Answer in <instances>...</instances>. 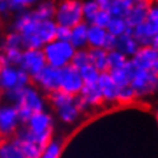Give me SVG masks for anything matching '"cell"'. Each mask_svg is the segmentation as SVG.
Here are the masks:
<instances>
[{
	"instance_id": "6da1fadb",
	"label": "cell",
	"mask_w": 158,
	"mask_h": 158,
	"mask_svg": "<svg viewBox=\"0 0 158 158\" xmlns=\"http://www.w3.org/2000/svg\"><path fill=\"white\" fill-rule=\"evenodd\" d=\"M56 26L54 19H39L31 10H23L15 16L12 30L20 34L23 48H43L55 39Z\"/></svg>"
},
{
	"instance_id": "7a4b0ae2",
	"label": "cell",
	"mask_w": 158,
	"mask_h": 158,
	"mask_svg": "<svg viewBox=\"0 0 158 158\" xmlns=\"http://www.w3.org/2000/svg\"><path fill=\"white\" fill-rule=\"evenodd\" d=\"M3 99L15 105L22 125H24L34 113L46 110L47 105H48L46 94H43L34 83H30L22 89L4 93Z\"/></svg>"
},
{
	"instance_id": "3957f363",
	"label": "cell",
	"mask_w": 158,
	"mask_h": 158,
	"mask_svg": "<svg viewBox=\"0 0 158 158\" xmlns=\"http://www.w3.org/2000/svg\"><path fill=\"white\" fill-rule=\"evenodd\" d=\"M24 126L31 133V135L43 146H46L54 137L55 119L54 115L47 109L34 113L24 123Z\"/></svg>"
},
{
	"instance_id": "277c9868",
	"label": "cell",
	"mask_w": 158,
	"mask_h": 158,
	"mask_svg": "<svg viewBox=\"0 0 158 158\" xmlns=\"http://www.w3.org/2000/svg\"><path fill=\"white\" fill-rule=\"evenodd\" d=\"M42 50L47 64L56 67V69H62V67L70 64L75 51H77V48L69 40H60L56 38L47 43Z\"/></svg>"
},
{
	"instance_id": "5b68a950",
	"label": "cell",
	"mask_w": 158,
	"mask_h": 158,
	"mask_svg": "<svg viewBox=\"0 0 158 158\" xmlns=\"http://www.w3.org/2000/svg\"><path fill=\"white\" fill-rule=\"evenodd\" d=\"M130 86L135 91L137 99H149L158 94V71L137 69L133 74Z\"/></svg>"
},
{
	"instance_id": "8992f818",
	"label": "cell",
	"mask_w": 158,
	"mask_h": 158,
	"mask_svg": "<svg viewBox=\"0 0 158 158\" xmlns=\"http://www.w3.org/2000/svg\"><path fill=\"white\" fill-rule=\"evenodd\" d=\"M54 20L58 26L73 27L83 22L82 0H62L56 4Z\"/></svg>"
},
{
	"instance_id": "52a82bcc",
	"label": "cell",
	"mask_w": 158,
	"mask_h": 158,
	"mask_svg": "<svg viewBox=\"0 0 158 158\" xmlns=\"http://www.w3.org/2000/svg\"><path fill=\"white\" fill-rule=\"evenodd\" d=\"M30 83H32V79L19 66L6 64L0 67V87L3 90V94L22 89Z\"/></svg>"
},
{
	"instance_id": "ba28073f",
	"label": "cell",
	"mask_w": 158,
	"mask_h": 158,
	"mask_svg": "<svg viewBox=\"0 0 158 158\" xmlns=\"http://www.w3.org/2000/svg\"><path fill=\"white\" fill-rule=\"evenodd\" d=\"M22 126L18 109L7 101H0V138H12Z\"/></svg>"
},
{
	"instance_id": "9c48e42d",
	"label": "cell",
	"mask_w": 158,
	"mask_h": 158,
	"mask_svg": "<svg viewBox=\"0 0 158 158\" xmlns=\"http://www.w3.org/2000/svg\"><path fill=\"white\" fill-rule=\"evenodd\" d=\"M31 79H32V83L43 94L48 95V94L59 90V86H60V69L46 64Z\"/></svg>"
},
{
	"instance_id": "30bf717a",
	"label": "cell",
	"mask_w": 158,
	"mask_h": 158,
	"mask_svg": "<svg viewBox=\"0 0 158 158\" xmlns=\"http://www.w3.org/2000/svg\"><path fill=\"white\" fill-rule=\"evenodd\" d=\"M75 103L81 113H87L91 109H97L103 105V98H102L101 90L97 83H86L83 85L81 93L75 97Z\"/></svg>"
},
{
	"instance_id": "8fae6325",
	"label": "cell",
	"mask_w": 158,
	"mask_h": 158,
	"mask_svg": "<svg viewBox=\"0 0 158 158\" xmlns=\"http://www.w3.org/2000/svg\"><path fill=\"white\" fill-rule=\"evenodd\" d=\"M47 64L44 54H43L42 48H23L20 60H19L18 66L22 70H24L31 78L36 75L43 67Z\"/></svg>"
},
{
	"instance_id": "7c38bea8",
	"label": "cell",
	"mask_w": 158,
	"mask_h": 158,
	"mask_svg": "<svg viewBox=\"0 0 158 158\" xmlns=\"http://www.w3.org/2000/svg\"><path fill=\"white\" fill-rule=\"evenodd\" d=\"M83 85L85 83L81 77V73H79V69H77L71 63L60 69V86H59V90L77 97L81 93Z\"/></svg>"
},
{
	"instance_id": "4fadbf2b",
	"label": "cell",
	"mask_w": 158,
	"mask_h": 158,
	"mask_svg": "<svg viewBox=\"0 0 158 158\" xmlns=\"http://www.w3.org/2000/svg\"><path fill=\"white\" fill-rule=\"evenodd\" d=\"M130 60L137 69L158 71V52L153 46H141Z\"/></svg>"
},
{
	"instance_id": "5bb4252c",
	"label": "cell",
	"mask_w": 158,
	"mask_h": 158,
	"mask_svg": "<svg viewBox=\"0 0 158 158\" xmlns=\"http://www.w3.org/2000/svg\"><path fill=\"white\" fill-rule=\"evenodd\" d=\"M97 85L101 90L102 98H103V103H107V105L118 103V91H119V86L113 81V78L110 77L109 71H103V73L99 74Z\"/></svg>"
},
{
	"instance_id": "9a60e30c",
	"label": "cell",
	"mask_w": 158,
	"mask_h": 158,
	"mask_svg": "<svg viewBox=\"0 0 158 158\" xmlns=\"http://www.w3.org/2000/svg\"><path fill=\"white\" fill-rule=\"evenodd\" d=\"M149 6H150V0H139L137 4H134V7L129 11V14L125 18V20L130 28L145 22L146 15H148L149 11Z\"/></svg>"
},
{
	"instance_id": "2e32d148",
	"label": "cell",
	"mask_w": 158,
	"mask_h": 158,
	"mask_svg": "<svg viewBox=\"0 0 158 158\" xmlns=\"http://www.w3.org/2000/svg\"><path fill=\"white\" fill-rule=\"evenodd\" d=\"M87 31H89V23L85 20L73 26L70 28V38L69 42L75 48H87Z\"/></svg>"
},
{
	"instance_id": "e0dca14e",
	"label": "cell",
	"mask_w": 158,
	"mask_h": 158,
	"mask_svg": "<svg viewBox=\"0 0 158 158\" xmlns=\"http://www.w3.org/2000/svg\"><path fill=\"white\" fill-rule=\"evenodd\" d=\"M139 44L135 40V38L133 36L131 31H127V32L117 36V42H115V50H118L119 52H122L123 55H126L127 58H131L134 54L139 48Z\"/></svg>"
},
{
	"instance_id": "ac0fdd59",
	"label": "cell",
	"mask_w": 158,
	"mask_h": 158,
	"mask_svg": "<svg viewBox=\"0 0 158 158\" xmlns=\"http://www.w3.org/2000/svg\"><path fill=\"white\" fill-rule=\"evenodd\" d=\"M134 71H135V66L133 64V62L130 60V58H129V60L126 62L125 66L119 67V69L109 70V74H110V77L113 78V81L115 82L119 87H122V86L130 85Z\"/></svg>"
},
{
	"instance_id": "d6986e66",
	"label": "cell",
	"mask_w": 158,
	"mask_h": 158,
	"mask_svg": "<svg viewBox=\"0 0 158 158\" xmlns=\"http://www.w3.org/2000/svg\"><path fill=\"white\" fill-rule=\"evenodd\" d=\"M145 24L153 35V47H158V0H150L149 11L145 19Z\"/></svg>"
},
{
	"instance_id": "ffe728a7",
	"label": "cell",
	"mask_w": 158,
	"mask_h": 158,
	"mask_svg": "<svg viewBox=\"0 0 158 158\" xmlns=\"http://www.w3.org/2000/svg\"><path fill=\"white\" fill-rule=\"evenodd\" d=\"M55 113H56L58 119L60 122H63V123H66V125L77 123V122L81 119V117H82L81 110L78 109V106H77L75 102H73V103H70V105L63 106V107L56 109L55 110Z\"/></svg>"
},
{
	"instance_id": "44dd1931",
	"label": "cell",
	"mask_w": 158,
	"mask_h": 158,
	"mask_svg": "<svg viewBox=\"0 0 158 158\" xmlns=\"http://www.w3.org/2000/svg\"><path fill=\"white\" fill-rule=\"evenodd\" d=\"M107 35H109V32L105 27L89 24L87 47L89 48H98V47L103 48V44H105V40H106V38H107Z\"/></svg>"
},
{
	"instance_id": "7402d4cb",
	"label": "cell",
	"mask_w": 158,
	"mask_h": 158,
	"mask_svg": "<svg viewBox=\"0 0 158 158\" xmlns=\"http://www.w3.org/2000/svg\"><path fill=\"white\" fill-rule=\"evenodd\" d=\"M0 158H26L14 138L0 139Z\"/></svg>"
},
{
	"instance_id": "603a6c76",
	"label": "cell",
	"mask_w": 158,
	"mask_h": 158,
	"mask_svg": "<svg viewBox=\"0 0 158 158\" xmlns=\"http://www.w3.org/2000/svg\"><path fill=\"white\" fill-rule=\"evenodd\" d=\"M89 58H90V63H91L99 73L109 71L107 51L105 48H102V47H98V48H89Z\"/></svg>"
},
{
	"instance_id": "cb8c5ba5",
	"label": "cell",
	"mask_w": 158,
	"mask_h": 158,
	"mask_svg": "<svg viewBox=\"0 0 158 158\" xmlns=\"http://www.w3.org/2000/svg\"><path fill=\"white\" fill-rule=\"evenodd\" d=\"M55 10H56V3L54 0H40L34 6L31 12L39 19H54Z\"/></svg>"
},
{
	"instance_id": "d4e9b609",
	"label": "cell",
	"mask_w": 158,
	"mask_h": 158,
	"mask_svg": "<svg viewBox=\"0 0 158 158\" xmlns=\"http://www.w3.org/2000/svg\"><path fill=\"white\" fill-rule=\"evenodd\" d=\"M138 2H139V0H111L109 12L111 14V16L126 18L129 11L131 10L134 4H137Z\"/></svg>"
},
{
	"instance_id": "484cf974",
	"label": "cell",
	"mask_w": 158,
	"mask_h": 158,
	"mask_svg": "<svg viewBox=\"0 0 158 158\" xmlns=\"http://www.w3.org/2000/svg\"><path fill=\"white\" fill-rule=\"evenodd\" d=\"M47 101H48V103L56 110L59 107H63V106L75 102V97L71 95L69 93H66V91H62V90H56V91L48 94V99Z\"/></svg>"
},
{
	"instance_id": "4316f807",
	"label": "cell",
	"mask_w": 158,
	"mask_h": 158,
	"mask_svg": "<svg viewBox=\"0 0 158 158\" xmlns=\"http://www.w3.org/2000/svg\"><path fill=\"white\" fill-rule=\"evenodd\" d=\"M63 152V143L60 139H55L52 137L48 143L43 148L39 158H60Z\"/></svg>"
},
{
	"instance_id": "83f0119b",
	"label": "cell",
	"mask_w": 158,
	"mask_h": 158,
	"mask_svg": "<svg viewBox=\"0 0 158 158\" xmlns=\"http://www.w3.org/2000/svg\"><path fill=\"white\" fill-rule=\"evenodd\" d=\"M106 30H107L109 34L114 35V36H119V35L127 32L131 28L127 26L125 18H119V16H111L109 24L106 26Z\"/></svg>"
},
{
	"instance_id": "f1b7e54d",
	"label": "cell",
	"mask_w": 158,
	"mask_h": 158,
	"mask_svg": "<svg viewBox=\"0 0 158 158\" xmlns=\"http://www.w3.org/2000/svg\"><path fill=\"white\" fill-rule=\"evenodd\" d=\"M129 60V58L119 52L118 50H110L107 51V66L109 70H114V69H119V67L125 66L126 62Z\"/></svg>"
},
{
	"instance_id": "f546056e",
	"label": "cell",
	"mask_w": 158,
	"mask_h": 158,
	"mask_svg": "<svg viewBox=\"0 0 158 158\" xmlns=\"http://www.w3.org/2000/svg\"><path fill=\"white\" fill-rule=\"evenodd\" d=\"M6 48H23L22 38L18 31L12 30L4 36L2 44H0V50H6Z\"/></svg>"
},
{
	"instance_id": "4dcf8cb0",
	"label": "cell",
	"mask_w": 158,
	"mask_h": 158,
	"mask_svg": "<svg viewBox=\"0 0 158 158\" xmlns=\"http://www.w3.org/2000/svg\"><path fill=\"white\" fill-rule=\"evenodd\" d=\"M101 8L98 7L95 0H82V15H83V20L86 23H91L94 16L98 14Z\"/></svg>"
},
{
	"instance_id": "1f68e13d",
	"label": "cell",
	"mask_w": 158,
	"mask_h": 158,
	"mask_svg": "<svg viewBox=\"0 0 158 158\" xmlns=\"http://www.w3.org/2000/svg\"><path fill=\"white\" fill-rule=\"evenodd\" d=\"M79 73H81V77L83 79V83H97L98 78H99V71H98L95 67H94L91 63L86 64L83 67L79 69Z\"/></svg>"
},
{
	"instance_id": "d6a6232c",
	"label": "cell",
	"mask_w": 158,
	"mask_h": 158,
	"mask_svg": "<svg viewBox=\"0 0 158 158\" xmlns=\"http://www.w3.org/2000/svg\"><path fill=\"white\" fill-rule=\"evenodd\" d=\"M135 99H137L135 91H134L133 87L130 85L119 87V91H118V103L130 105V103H133Z\"/></svg>"
},
{
	"instance_id": "836d02e7",
	"label": "cell",
	"mask_w": 158,
	"mask_h": 158,
	"mask_svg": "<svg viewBox=\"0 0 158 158\" xmlns=\"http://www.w3.org/2000/svg\"><path fill=\"white\" fill-rule=\"evenodd\" d=\"M39 2H40V0H7L10 12L11 11H12V12H20V11H23V10L34 7Z\"/></svg>"
},
{
	"instance_id": "e575fe53",
	"label": "cell",
	"mask_w": 158,
	"mask_h": 158,
	"mask_svg": "<svg viewBox=\"0 0 158 158\" xmlns=\"http://www.w3.org/2000/svg\"><path fill=\"white\" fill-rule=\"evenodd\" d=\"M90 63V58H89V48H79L75 51L73 60H71V64L75 66L77 69H81L86 64Z\"/></svg>"
},
{
	"instance_id": "d590c367",
	"label": "cell",
	"mask_w": 158,
	"mask_h": 158,
	"mask_svg": "<svg viewBox=\"0 0 158 158\" xmlns=\"http://www.w3.org/2000/svg\"><path fill=\"white\" fill-rule=\"evenodd\" d=\"M110 19H111V14L109 12V11L106 10H99L98 11V14L94 16L93 22L90 23V24H95V26H99V27H105L109 24Z\"/></svg>"
},
{
	"instance_id": "8d00e7d4",
	"label": "cell",
	"mask_w": 158,
	"mask_h": 158,
	"mask_svg": "<svg viewBox=\"0 0 158 158\" xmlns=\"http://www.w3.org/2000/svg\"><path fill=\"white\" fill-rule=\"evenodd\" d=\"M55 38L60 39V40H69V38H70V27L56 26V34H55Z\"/></svg>"
},
{
	"instance_id": "74e56055",
	"label": "cell",
	"mask_w": 158,
	"mask_h": 158,
	"mask_svg": "<svg viewBox=\"0 0 158 158\" xmlns=\"http://www.w3.org/2000/svg\"><path fill=\"white\" fill-rule=\"evenodd\" d=\"M115 42H117V36H114V35H111V34H109L107 38H106V40H105L103 48L106 51L115 50Z\"/></svg>"
},
{
	"instance_id": "f35d334b",
	"label": "cell",
	"mask_w": 158,
	"mask_h": 158,
	"mask_svg": "<svg viewBox=\"0 0 158 158\" xmlns=\"http://www.w3.org/2000/svg\"><path fill=\"white\" fill-rule=\"evenodd\" d=\"M95 2L101 10H106V11H109L110 4H111V0H95Z\"/></svg>"
},
{
	"instance_id": "ab89813d",
	"label": "cell",
	"mask_w": 158,
	"mask_h": 158,
	"mask_svg": "<svg viewBox=\"0 0 158 158\" xmlns=\"http://www.w3.org/2000/svg\"><path fill=\"white\" fill-rule=\"evenodd\" d=\"M8 12H10V8H8V3H7V0H0V14L6 15Z\"/></svg>"
},
{
	"instance_id": "60d3db41",
	"label": "cell",
	"mask_w": 158,
	"mask_h": 158,
	"mask_svg": "<svg viewBox=\"0 0 158 158\" xmlns=\"http://www.w3.org/2000/svg\"><path fill=\"white\" fill-rule=\"evenodd\" d=\"M3 99V90H2V87H0V101Z\"/></svg>"
},
{
	"instance_id": "b9f144b4",
	"label": "cell",
	"mask_w": 158,
	"mask_h": 158,
	"mask_svg": "<svg viewBox=\"0 0 158 158\" xmlns=\"http://www.w3.org/2000/svg\"><path fill=\"white\" fill-rule=\"evenodd\" d=\"M156 117H157V122H158V109H157V113H156Z\"/></svg>"
},
{
	"instance_id": "7bdbcfd3",
	"label": "cell",
	"mask_w": 158,
	"mask_h": 158,
	"mask_svg": "<svg viewBox=\"0 0 158 158\" xmlns=\"http://www.w3.org/2000/svg\"><path fill=\"white\" fill-rule=\"evenodd\" d=\"M157 52H158V47H157Z\"/></svg>"
}]
</instances>
